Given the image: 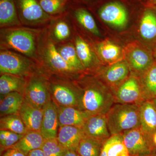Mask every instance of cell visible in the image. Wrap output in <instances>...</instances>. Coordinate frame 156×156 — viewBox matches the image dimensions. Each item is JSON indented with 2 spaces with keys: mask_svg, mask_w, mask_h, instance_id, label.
<instances>
[{
  "mask_svg": "<svg viewBox=\"0 0 156 156\" xmlns=\"http://www.w3.org/2000/svg\"><path fill=\"white\" fill-rule=\"evenodd\" d=\"M111 135L140 127L139 105L115 103L106 114Z\"/></svg>",
  "mask_w": 156,
  "mask_h": 156,
  "instance_id": "6da1fadb",
  "label": "cell"
},
{
  "mask_svg": "<svg viewBox=\"0 0 156 156\" xmlns=\"http://www.w3.org/2000/svg\"><path fill=\"white\" fill-rule=\"evenodd\" d=\"M79 108L90 115H106L115 103L113 93L97 86H89L78 92Z\"/></svg>",
  "mask_w": 156,
  "mask_h": 156,
  "instance_id": "7a4b0ae2",
  "label": "cell"
},
{
  "mask_svg": "<svg viewBox=\"0 0 156 156\" xmlns=\"http://www.w3.org/2000/svg\"><path fill=\"white\" fill-rule=\"evenodd\" d=\"M121 134L130 156L146 155L156 151L152 136L140 127L128 130Z\"/></svg>",
  "mask_w": 156,
  "mask_h": 156,
  "instance_id": "3957f363",
  "label": "cell"
},
{
  "mask_svg": "<svg viewBox=\"0 0 156 156\" xmlns=\"http://www.w3.org/2000/svg\"><path fill=\"white\" fill-rule=\"evenodd\" d=\"M115 103L140 105L147 101L142 86L134 77L128 78L113 92Z\"/></svg>",
  "mask_w": 156,
  "mask_h": 156,
  "instance_id": "277c9868",
  "label": "cell"
},
{
  "mask_svg": "<svg viewBox=\"0 0 156 156\" xmlns=\"http://www.w3.org/2000/svg\"><path fill=\"white\" fill-rule=\"evenodd\" d=\"M31 64L29 60L17 53L9 51L0 53V72L22 76L29 73Z\"/></svg>",
  "mask_w": 156,
  "mask_h": 156,
  "instance_id": "5b68a950",
  "label": "cell"
},
{
  "mask_svg": "<svg viewBox=\"0 0 156 156\" xmlns=\"http://www.w3.org/2000/svg\"><path fill=\"white\" fill-rule=\"evenodd\" d=\"M98 14L104 22L117 28H123L128 23V11L119 2L114 1L106 3L101 7Z\"/></svg>",
  "mask_w": 156,
  "mask_h": 156,
  "instance_id": "8992f818",
  "label": "cell"
},
{
  "mask_svg": "<svg viewBox=\"0 0 156 156\" xmlns=\"http://www.w3.org/2000/svg\"><path fill=\"white\" fill-rule=\"evenodd\" d=\"M5 42L9 47L28 56L33 55L35 50L33 34L23 29L9 31L5 37Z\"/></svg>",
  "mask_w": 156,
  "mask_h": 156,
  "instance_id": "52a82bcc",
  "label": "cell"
},
{
  "mask_svg": "<svg viewBox=\"0 0 156 156\" xmlns=\"http://www.w3.org/2000/svg\"><path fill=\"white\" fill-rule=\"evenodd\" d=\"M23 95L26 101L41 109L51 99L49 89L44 82L36 78L32 79L26 86Z\"/></svg>",
  "mask_w": 156,
  "mask_h": 156,
  "instance_id": "ba28073f",
  "label": "cell"
},
{
  "mask_svg": "<svg viewBox=\"0 0 156 156\" xmlns=\"http://www.w3.org/2000/svg\"><path fill=\"white\" fill-rule=\"evenodd\" d=\"M58 128V106L51 98L43 108L41 132L46 139L56 138Z\"/></svg>",
  "mask_w": 156,
  "mask_h": 156,
  "instance_id": "9c48e42d",
  "label": "cell"
},
{
  "mask_svg": "<svg viewBox=\"0 0 156 156\" xmlns=\"http://www.w3.org/2000/svg\"><path fill=\"white\" fill-rule=\"evenodd\" d=\"M85 136L105 141L111 136L106 115L90 116L82 127Z\"/></svg>",
  "mask_w": 156,
  "mask_h": 156,
  "instance_id": "30bf717a",
  "label": "cell"
},
{
  "mask_svg": "<svg viewBox=\"0 0 156 156\" xmlns=\"http://www.w3.org/2000/svg\"><path fill=\"white\" fill-rule=\"evenodd\" d=\"M49 92L51 98L57 105L79 108L78 92L70 87L61 84H53Z\"/></svg>",
  "mask_w": 156,
  "mask_h": 156,
  "instance_id": "8fae6325",
  "label": "cell"
},
{
  "mask_svg": "<svg viewBox=\"0 0 156 156\" xmlns=\"http://www.w3.org/2000/svg\"><path fill=\"white\" fill-rule=\"evenodd\" d=\"M18 114L28 131L41 132L43 109L35 106L24 99Z\"/></svg>",
  "mask_w": 156,
  "mask_h": 156,
  "instance_id": "7c38bea8",
  "label": "cell"
},
{
  "mask_svg": "<svg viewBox=\"0 0 156 156\" xmlns=\"http://www.w3.org/2000/svg\"><path fill=\"white\" fill-rule=\"evenodd\" d=\"M57 105L59 127L73 126L82 128L88 118L91 116L77 108Z\"/></svg>",
  "mask_w": 156,
  "mask_h": 156,
  "instance_id": "4fadbf2b",
  "label": "cell"
},
{
  "mask_svg": "<svg viewBox=\"0 0 156 156\" xmlns=\"http://www.w3.org/2000/svg\"><path fill=\"white\" fill-rule=\"evenodd\" d=\"M85 136L83 131L80 128L62 126L58 128L57 138L66 151H76L81 140Z\"/></svg>",
  "mask_w": 156,
  "mask_h": 156,
  "instance_id": "5bb4252c",
  "label": "cell"
},
{
  "mask_svg": "<svg viewBox=\"0 0 156 156\" xmlns=\"http://www.w3.org/2000/svg\"><path fill=\"white\" fill-rule=\"evenodd\" d=\"M17 2L21 16L28 22H40L49 17L37 0H17Z\"/></svg>",
  "mask_w": 156,
  "mask_h": 156,
  "instance_id": "9a60e30c",
  "label": "cell"
},
{
  "mask_svg": "<svg viewBox=\"0 0 156 156\" xmlns=\"http://www.w3.org/2000/svg\"><path fill=\"white\" fill-rule=\"evenodd\" d=\"M140 127L151 136L156 131V105L152 101H146L139 105Z\"/></svg>",
  "mask_w": 156,
  "mask_h": 156,
  "instance_id": "2e32d148",
  "label": "cell"
},
{
  "mask_svg": "<svg viewBox=\"0 0 156 156\" xmlns=\"http://www.w3.org/2000/svg\"><path fill=\"white\" fill-rule=\"evenodd\" d=\"M129 69V66L127 62H118L114 63L105 71L103 77L112 87H119L127 80L130 71Z\"/></svg>",
  "mask_w": 156,
  "mask_h": 156,
  "instance_id": "e0dca14e",
  "label": "cell"
},
{
  "mask_svg": "<svg viewBox=\"0 0 156 156\" xmlns=\"http://www.w3.org/2000/svg\"><path fill=\"white\" fill-rule=\"evenodd\" d=\"M46 139L39 131H28L13 147L26 155L31 151L41 148Z\"/></svg>",
  "mask_w": 156,
  "mask_h": 156,
  "instance_id": "ac0fdd59",
  "label": "cell"
},
{
  "mask_svg": "<svg viewBox=\"0 0 156 156\" xmlns=\"http://www.w3.org/2000/svg\"><path fill=\"white\" fill-rule=\"evenodd\" d=\"M1 117L8 115L18 114L24 101V95L18 92H13L1 95Z\"/></svg>",
  "mask_w": 156,
  "mask_h": 156,
  "instance_id": "d6986e66",
  "label": "cell"
},
{
  "mask_svg": "<svg viewBox=\"0 0 156 156\" xmlns=\"http://www.w3.org/2000/svg\"><path fill=\"white\" fill-rule=\"evenodd\" d=\"M25 81L18 76L4 74L0 77V94L6 95L13 92L24 94Z\"/></svg>",
  "mask_w": 156,
  "mask_h": 156,
  "instance_id": "ffe728a7",
  "label": "cell"
},
{
  "mask_svg": "<svg viewBox=\"0 0 156 156\" xmlns=\"http://www.w3.org/2000/svg\"><path fill=\"white\" fill-rule=\"evenodd\" d=\"M129 60L134 70L143 74L153 63L150 54L140 48H135L131 51L129 54Z\"/></svg>",
  "mask_w": 156,
  "mask_h": 156,
  "instance_id": "44dd1931",
  "label": "cell"
},
{
  "mask_svg": "<svg viewBox=\"0 0 156 156\" xmlns=\"http://www.w3.org/2000/svg\"><path fill=\"white\" fill-rule=\"evenodd\" d=\"M46 53L48 63L54 70L62 73L75 71L65 61L55 45L52 43L48 45Z\"/></svg>",
  "mask_w": 156,
  "mask_h": 156,
  "instance_id": "7402d4cb",
  "label": "cell"
},
{
  "mask_svg": "<svg viewBox=\"0 0 156 156\" xmlns=\"http://www.w3.org/2000/svg\"><path fill=\"white\" fill-rule=\"evenodd\" d=\"M140 32L141 37L147 41L156 38V14L151 10H147L143 15Z\"/></svg>",
  "mask_w": 156,
  "mask_h": 156,
  "instance_id": "603a6c76",
  "label": "cell"
},
{
  "mask_svg": "<svg viewBox=\"0 0 156 156\" xmlns=\"http://www.w3.org/2000/svg\"><path fill=\"white\" fill-rule=\"evenodd\" d=\"M97 50L104 61L108 63L120 61L122 50L118 45L109 41L101 42L98 45Z\"/></svg>",
  "mask_w": 156,
  "mask_h": 156,
  "instance_id": "cb8c5ba5",
  "label": "cell"
},
{
  "mask_svg": "<svg viewBox=\"0 0 156 156\" xmlns=\"http://www.w3.org/2000/svg\"><path fill=\"white\" fill-rule=\"evenodd\" d=\"M104 142L85 136L81 140L76 151L80 156H99Z\"/></svg>",
  "mask_w": 156,
  "mask_h": 156,
  "instance_id": "d4e9b609",
  "label": "cell"
},
{
  "mask_svg": "<svg viewBox=\"0 0 156 156\" xmlns=\"http://www.w3.org/2000/svg\"><path fill=\"white\" fill-rule=\"evenodd\" d=\"M142 87L147 101L156 97V63H153L143 74Z\"/></svg>",
  "mask_w": 156,
  "mask_h": 156,
  "instance_id": "484cf974",
  "label": "cell"
},
{
  "mask_svg": "<svg viewBox=\"0 0 156 156\" xmlns=\"http://www.w3.org/2000/svg\"><path fill=\"white\" fill-rule=\"evenodd\" d=\"M107 156H130L122 134H115L104 142Z\"/></svg>",
  "mask_w": 156,
  "mask_h": 156,
  "instance_id": "4316f807",
  "label": "cell"
},
{
  "mask_svg": "<svg viewBox=\"0 0 156 156\" xmlns=\"http://www.w3.org/2000/svg\"><path fill=\"white\" fill-rule=\"evenodd\" d=\"M17 11L14 0L0 1V23L1 26L18 23Z\"/></svg>",
  "mask_w": 156,
  "mask_h": 156,
  "instance_id": "83f0119b",
  "label": "cell"
},
{
  "mask_svg": "<svg viewBox=\"0 0 156 156\" xmlns=\"http://www.w3.org/2000/svg\"><path fill=\"white\" fill-rule=\"evenodd\" d=\"M0 130H8L20 134H25L28 131L19 114L1 117Z\"/></svg>",
  "mask_w": 156,
  "mask_h": 156,
  "instance_id": "f1b7e54d",
  "label": "cell"
},
{
  "mask_svg": "<svg viewBox=\"0 0 156 156\" xmlns=\"http://www.w3.org/2000/svg\"><path fill=\"white\" fill-rule=\"evenodd\" d=\"M58 51L65 61L75 71L83 69L84 67L78 57L76 48L73 45L63 46Z\"/></svg>",
  "mask_w": 156,
  "mask_h": 156,
  "instance_id": "f546056e",
  "label": "cell"
},
{
  "mask_svg": "<svg viewBox=\"0 0 156 156\" xmlns=\"http://www.w3.org/2000/svg\"><path fill=\"white\" fill-rule=\"evenodd\" d=\"M74 14L76 19L84 28L95 35H100V32L95 20L87 10L83 9H78Z\"/></svg>",
  "mask_w": 156,
  "mask_h": 156,
  "instance_id": "4dcf8cb0",
  "label": "cell"
},
{
  "mask_svg": "<svg viewBox=\"0 0 156 156\" xmlns=\"http://www.w3.org/2000/svg\"><path fill=\"white\" fill-rule=\"evenodd\" d=\"M76 50L77 54L84 68L89 67L92 62V54L87 42L80 37L76 40Z\"/></svg>",
  "mask_w": 156,
  "mask_h": 156,
  "instance_id": "1f68e13d",
  "label": "cell"
},
{
  "mask_svg": "<svg viewBox=\"0 0 156 156\" xmlns=\"http://www.w3.org/2000/svg\"><path fill=\"white\" fill-rule=\"evenodd\" d=\"M23 135L8 130H0L1 155L7 150L13 147Z\"/></svg>",
  "mask_w": 156,
  "mask_h": 156,
  "instance_id": "d6a6232c",
  "label": "cell"
},
{
  "mask_svg": "<svg viewBox=\"0 0 156 156\" xmlns=\"http://www.w3.org/2000/svg\"><path fill=\"white\" fill-rule=\"evenodd\" d=\"M41 149L45 156H63L66 151L57 137L46 139Z\"/></svg>",
  "mask_w": 156,
  "mask_h": 156,
  "instance_id": "836d02e7",
  "label": "cell"
},
{
  "mask_svg": "<svg viewBox=\"0 0 156 156\" xmlns=\"http://www.w3.org/2000/svg\"><path fill=\"white\" fill-rule=\"evenodd\" d=\"M39 3L46 13L55 14L62 11L65 5V0H41Z\"/></svg>",
  "mask_w": 156,
  "mask_h": 156,
  "instance_id": "e575fe53",
  "label": "cell"
},
{
  "mask_svg": "<svg viewBox=\"0 0 156 156\" xmlns=\"http://www.w3.org/2000/svg\"><path fill=\"white\" fill-rule=\"evenodd\" d=\"M54 36L58 40H65L69 37L70 32L69 27L64 21H60L56 24L54 28Z\"/></svg>",
  "mask_w": 156,
  "mask_h": 156,
  "instance_id": "d590c367",
  "label": "cell"
},
{
  "mask_svg": "<svg viewBox=\"0 0 156 156\" xmlns=\"http://www.w3.org/2000/svg\"><path fill=\"white\" fill-rule=\"evenodd\" d=\"M1 156H27L17 149L11 147L5 151L1 154Z\"/></svg>",
  "mask_w": 156,
  "mask_h": 156,
  "instance_id": "8d00e7d4",
  "label": "cell"
},
{
  "mask_svg": "<svg viewBox=\"0 0 156 156\" xmlns=\"http://www.w3.org/2000/svg\"><path fill=\"white\" fill-rule=\"evenodd\" d=\"M27 156H45L41 148L34 150L29 153Z\"/></svg>",
  "mask_w": 156,
  "mask_h": 156,
  "instance_id": "74e56055",
  "label": "cell"
},
{
  "mask_svg": "<svg viewBox=\"0 0 156 156\" xmlns=\"http://www.w3.org/2000/svg\"><path fill=\"white\" fill-rule=\"evenodd\" d=\"M63 156H80L77 153L76 151L67 150Z\"/></svg>",
  "mask_w": 156,
  "mask_h": 156,
  "instance_id": "f35d334b",
  "label": "cell"
},
{
  "mask_svg": "<svg viewBox=\"0 0 156 156\" xmlns=\"http://www.w3.org/2000/svg\"><path fill=\"white\" fill-rule=\"evenodd\" d=\"M152 139L154 145L156 149V131L152 135Z\"/></svg>",
  "mask_w": 156,
  "mask_h": 156,
  "instance_id": "ab89813d",
  "label": "cell"
},
{
  "mask_svg": "<svg viewBox=\"0 0 156 156\" xmlns=\"http://www.w3.org/2000/svg\"><path fill=\"white\" fill-rule=\"evenodd\" d=\"M142 156H156V151L153 152H152L151 153L149 154L146 155H144Z\"/></svg>",
  "mask_w": 156,
  "mask_h": 156,
  "instance_id": "60d3db41",
  "label": "cell"
},
{
  "mask_svg": "<svg viewBox=\"0 0 156 156\" xmlns=\"http://www.w3.org/2000/svg\"><path fill=\"white\" fill-rule=\"evenodd\" d=\"M152 4H153L154 5H156V0H151Z\"/></svg>",
  "mask_w": 156,
  "mask_h": 156,
  "instance_id": "b9f144b4",
  "label": "cell"
},
{
  "mask_svg": "<svg viewBox=\"0 0 156 156\" xmlns=\"http://www.w3.org/2000/svg\"><path fill=\"white\" fill-rule=\"evenodd\" d=\"M152 101H153L154 103L155 104V105H156V97L155 98H154L152 100Z\"/></svg>",
  "mask_w": 156,
  "mask_h": 156,
  "instance_id": "7bdbcfd3",
  "label": "cell"
},
{
  "mask_svg": "<svg viewBox=\"0 0 156 156\" xmlns=\"http://www.w3.org/2000/svg\"><path fill=\"white\" fill-rule=\"evenodd\" d=\"M154 58H155L156 60V51L155 52L154 54Z\"/></svg>",
  "mask_w": 156,
  "mask_h": 156,
  "instance_id": "ee69618b",
  "label": "cell"
},
{
  "mask_svg": "<svg viewBox=\"0 0 156 156\" xmlns=\"http://www.w3.org/2000/svg\"><path fill=\"white\" fill-rule=\"evenodd\" d=\"M40 1H41V0H40Z\"/></svg>",
  "mask_w": 156,
  "mask_h": 156,
  "instance_id": "f6af8a7d",
  "label": "cell"
}]
</instances>
